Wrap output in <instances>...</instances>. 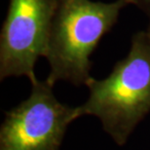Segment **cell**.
Listing matches in <instances>:
<instances>
[{
  "mask_svg": "<svg viewBox=\"0 0 150 150\" xmlns=\"http://www.w3.org/2000/svg\"><path fill=\"white\" fill-rule=\"evenodd\" d=\"M128 5L132 0H57L45 55L50 67L47 82L86 86L92 78V54Z\"/></svg>",
  "mask_w": 150,
  "mask_h": 150,
  "instance_id": "1",
  "label": "cell"
},
{
  "mask_svg": "<svg viewBox=\"0 0 150 150\" xmlns=\"http://www.w3.org/2000/svg\"><path fill=\"white\" fill-rule=\"evenodd\" d=\"M31 86L29 97L5 112L0 150H59L68 126L81 117L78 106L61 103L46 80Z\"/></svg>",
  "mask_w": 150,
  "mask_h": 150,
  "instance_id": "3",
  "label": "cell"
},
{
  "mask_svg": "<svg viewBox=\"0 0 150 150\" xmlns=\"http://www.w3.org/2000/svg\"><path fill=\"white\" fill-rule=\"evenodd\" d=\"M146 33H147V36H148V40H149V45H150V23H149V25H148V28L146 30Z\"/></svg>",
  "mask_w": 150,
  "mask_h": 150,
  "instance_id": "6",
  "label": "cell"
},
{
  "mask_svg": "<svg viewBox=\"0 0 150 150\" xmlns=\"http://www.w3.org/2000/svg\"><path fill=\"white\" fill-rule=\"evenodd\" d=\"M132 2L133 5H137V7L145 12L150 18V0H132Z\"/></svg>",
  "mask_w": 150,
  "mask_h": 150,
  "instance_id": "5",
  "label": "cell"
},
{
  "mask_svg": "<svg viewBox=\"0 0 150 150\" xmlns=\"http://www.w3.org/2000/svg\"><path fill=\"white\" fill-rule=\"evenodd\" d=\"M89 97L79 105L81 116L100 120L104 132L124 145L150 111V45L146 31L132 38L128 55L117 62L108 76L87 83Z\"/></svg>",
  "mask_w": 150,
  "mask_h": 150,
  "instance_id": "2",
  "label": "cell"
},
{
  "mask_svg": "<svg viewBox=\"0 0 150 150\" xmlns=\"http://www.w3.org/2000/svg\"><path fill=\"white\" fill-rule=\"evenodd\" d=\"M57 0H9L0 32V79L28 77L34 72L40 57H45Z\"/></svg>",
  "mask_w": 150,
  "mask_h": 150,
  "instance_id": "4",
  "label": "cell"
}]
</instances>
